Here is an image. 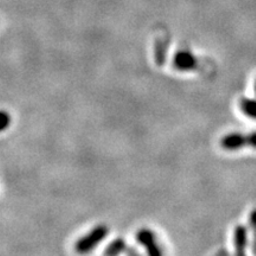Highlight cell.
I'll use <instances>...</instances> for the list:
<instances>
[{
	"mask_svg": "<svg viewBox=\"0 0 256 256\" xmlns=\"http://www.w3.org/2000/svg\"><path fill=\"white\" fill-rule=\"evenodd\" d=\"M110 235V228L107 226H96L87 235L82 236L74 246V249L78 255H87L98 247Z\"/></svg>",
	"mask_w": 256,
	"mask_h": 256,
	"instance_id": "cell-1",
	"label": "cell"
},
{
	"mask_svg": "<svg viewBox=\"0 0 256 256\" xmlns=\"http://www.w3.org/2000/svg\"><path fill=\"white\" fill-rule=\"evenodd\" d=\"M220 147L226 151H238L244 147H252L256 148V132L249 134L232 133L228 134L220 140Z\"/></svg>",
	"mask_w": 256,
	"mask_h": 256,
	"instance_id": "cell-2",
	"label": "cell"
},
{
	"mask_svg": "<svg viewBox=\"0 0 256 256\" xmlns=\"http://www.w3.org/2000/svg\"><path fill=\"white\" fill-rule=\"evenodd\" d=\"M136 241L145 248L148 256H164L162 247L159 246L156 234L152 230L144 228L136 232Z\"/></svg>",
	"mask_w": 256,
	"mask_h": 256,
	"instance_id": "cell-3",
	"label": "cell"
},
{
	"mask_svg": "<svg viewBox=\"0 0 256 256\" xmlns=\"http://www.w3.org/2000/svg\"><path fill=\"white\" fill-rule=\"evenodd\" d=\"M174 68L178 72H194L198 68V60L196 56L188 50L178 51L174 57Z\"/></svg>",
	"mask_w": 256,
	"mask_h": 256,
	"instance_id": "cell-4",
	"label": "cell"
},
{
	"mask_svg": "<svg viewBox=\"0 0 256 256\" xmlns=\"http://www.w3.org/2000/svg\"><path fill=\"white\" fill-rule=\"evenodd\" d=\"M234 247H235V256H247L248 230L244 226H238L235 228Z\"/></svg>",
	"mask_w": 256,
	"mask_h": 256,
	"instance_id": "cell-5",
	"label": "cell"
},
{
	"mask_svg": "<svg viewBox=\"0 0 256 256\" xmlns=\"http://www.w3.org/2000/svg\"><path fill=\"white\" fill-rule=\"evenodd\" d=\"M128 248L126 241L124 238H116L114 240L113 242H110V244L107 246V248L104 249V256H120L124 252H126Z\"/></svg>",
	"mask_w": 256,
	"mask_h": 256,
	"instance_id": "cell-6",
	"label": "cell"
},
{
	"mask_svg": "<svg viewBox=\"0 0 256 256\" xmlns=\"http://www.w3.org/2000/svg\"><path fill=\"white\" fill-rule=\"evenodd\" d=\"M166 55H168V40H164V38H159L156 42L154 48V58L156 66H164L166 62Z\"/></svg>",
	"mask_w": 256,
	"mask_h": 256,
	"instance_id": "cell-7",
	"label": "cell"
},
{
	"mask_svg": "<svg viewBox=\"0 0 256 256\" xmlns=\"http://www.w3.org/2000/svg\"><path fill=\"white\" fill-rule=\"evenodd\" d=\"M240 107L246 116L256 120V98H242L240 101Z\"/></svg>",
	"mask_w": 256,
	"mask_h": 256,
	"instance_id": "cell-8",
	"label": "cell"
},
{
	"mask_svg": "<svg viewBox=\"0 0 256 256\" xmlns=\"http://www.w3.org/2000/svg\"><path fill=\"white\" fill-rule=\"evenodd\" d=\"M249 223H250V229L252 232V252L256 256V209L250 212L249 216Z\"/></svg>",
	"mask_w": 256,
	"mask_h": 256,
	"instance_id": "cell-9",
	"label": "cell"
},
{
	"mask_svg": "<svg viewBox=\"0 0 256 256\" xmlns=\"http://www.w3.org/2000/svg\"><path fill=\"white\" fill-rule=\"evenodd\" d=\"M0 121H2V132H5V130L11 126V115H10L8 112L2 110V116H0Z\"/></svg>",
	"mask_w": 256,
	"mask_h": 256,
	"instance_id": "cell-10",
	"label": "cell"
},
{
	"mask_svg": "<svg viewBox=\"0 0 256 256\" xmlns=\"http://www.w3.org/2000/svg\"><path fill=\"white\" fill-rule=\"evenodd\" d=\"M126 256H142L140 252L134 248H127L126 250Z\"/></svg>",
	"mask_w": 256,
	"mask_h": 256,
	"instance_id": "cell-11",
	"label": "cell"
},
{
	"mask_svg": "<svg viewBox=\"0 0 256 256\" xmlns=\"http://www.w3.org/2000/svg\"><path fill=\"white\" fill-rule=\"evenodd\" d=\"M255 92H256V82H255Z\"/></svg>",
	"mask_w": 256,
	"mask_h": 256,
	"instance_id": "cell-12",
	"label": "cell"
}]
</instances>
